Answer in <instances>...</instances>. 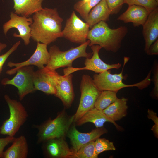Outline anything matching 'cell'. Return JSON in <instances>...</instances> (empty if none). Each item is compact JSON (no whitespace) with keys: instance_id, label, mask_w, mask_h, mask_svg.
<instances>
[{"instance_id":"cell-34","label":"cell","mask_w":158,"mask_h":158,"mask_svg":"<svg viewBox=\"0 0 158 158\" xmlns=\"http://www.w3.org/2000/svg\"><path fill=\"white\" fill-rule=\"evenodd\" d=\"M158 54V39H157L155 42L150 46L148 55H157Z\"/></svg>"},{"instance_id":"cell-8","label":"cell","mask_w":158,"mask_h":158,"mask_svg":"<svg viewBox=\"0 0 158 158\" xmlns=\"http://www.w3.org/2000/svg\"><path fill=\"white\" fill-rule=\"evenodd\" d=\"M33 66L21 67L16 71V75L12 79L3 78L1 81L3 85H11L18 90L19 99L21 101L28 94L36 91L34 84Z\"/></svg>"},{"instance_id":"cell-16","label":"cell","mask_w":158,"mask_h":158,"mask_svg":"<svg viewBox=\"0 0 158 158\" xmlns=\"http://www.w3.org/2000/svg\"><path fill=\"white\" fill-rule=\"evenodd\" d=\"M72 73L59 75L55 96L59 99L67 108H70L74 100L75 93L72 82Z\"/></svg>"},{"instance_id":"cell-28","label":"cell","mask_w":158,"mask_h":158,"mask_svg":"<svg viewBox=\"0 0 158 158\" xmlns=\"http://www.w3.org/2000/svg\"><path fill=\"white\" fill-rule=\"evenodd\" d=\"M124 3L128 6L134 5L143 6L150 12L158 8V2L156 0H124Z\"/></svg>"},{"instance_id":"cell-21","label":"cell","mask_w":158,"mask_h":158,"mask_svg":"<svg viewBox=\"0 0 158 158\" xmlns=\"http://www.w3.org/2000/svg\"><path fill=\"white\" fill-rule=\"evenodd\" d=\"M15 13L26 17L42 9L43 0H13Z\"/></svg>"},{"instance_id":"cell-26","label":"cell","mask_w":158,"mask_h":158,"mask_svg":"<svg viewBox=\"0 0 158 158\" xmlns=\"http://www.w3.org/2000/svg\"><path fill=\"white\" fill-rule=\"evenodd\" d=\"M95 141H92L82 146L75 153V158H97L98 155L96 153Z\"/></svg>"},{"instance_id":"cell-7","label":"cell","mask_w":158,"mask_h":158,"mask_svg":"<svg viewBox=\"0 0 158 158\" xmlns=\"http://www.w3.org/2000/svg\"><path fill=\"white\" fill-rule=\"evenodd\" d=\"M81 96L78 108L74 115V122L86 113L95 107V102L102 91L95 84L93 79L87 74H83L80 85Z\"/></svg>"},{"instance_id":"cell-23","label":"cell","mask_w":158,"mask_h":158,"mask_svg":"<svg viewBox=\"0 0 158 158\" xmlns=\"http://www.w3.org/2000/svg\"><path fill=\"white\" fill-rule=\"evenodd\" d=\"M128 99L124 97L118 98L103 111L108 117L114 121L120 120L127 114Z\"/></svg>"},{"instance_id":"cell-36","label":"cell","mask_w":158,"mask_h":158,"mask_svg":"<svg viewBox=\"0 0 158 158\" xmlns=\"http://www.w3.org/2000/svg\"><path fill=\"white\" fill-rule=\"evenodd\" d=\"M90 0H82V1H88Z\"/></svg>"},{"instance_id":"cell-22","label":"cell","mask_w":158,"mask_h":158,"mask_svg":"<svg viewBox=\"0 0 158 158\" xmlns=\"http://www.w3.org/2000/svg\"><path fill=\"white\" fill-rule=\"evenodd\" d=\"M11 145L3 154V158H26L28 153V146L25 137L21 135L15 138Z\"/></svg>"},{"instance_id":"cell-30","label":"cell","mask_w":158,"mask_h":158,"mask_svg":"<svg viewBox=\"0 0 158 158\" xmlns=\"http://www.w3.org/2000/svg\"><path fill=\"white\" fill-rule=\"evenodd\" d=\"M20 44L18 41L15 43L10 49L4 54L0 55V75L3 70V65L8 57L17 49Z\"/></svg>"},{"instance_id":"cell-13","label":"cell","mask_w":158,"mask_h":158,"mask_svg":"<svg viewBox=\"0 0 158 158\" xmlns=\"http://www.w3.org/2000/svg\"><path fill=\"white\" fill-rule=\"evenodd\" d=\"M59 75L56 71L51 70L45 66L34 71L33 78L35 90L48 95H54Z\"/></svg>"},{"instance_id":"cell-15","label":"cell","mask_w":158,"mask_h":158,"mask_svg":"<svg viewBox=\"0 0 158 158\" xmlns=\"http://www.w3.org/2000/svg\"><path fill=\"white\" fill-rule=\"evenodd\" d=\"M45 155L51 158H75V152L63 138L49 139L42 143Z\"/></svg>"},{"instance_id":"cell-2","label":"cell","mask_w":158,"mask_h":158,"mask_svg":"<svg viewBox=\"0 0 158 158\" xmlns=\"http://www.w3.org/2000/svg\"><path fill=\"white\" fill-rule=\"evenodd\" d=\"M91 28L87 36V38L90 41L88 46L98 45L106 50L114 53L116 52L120 49L122 41L128 31L126 26L111 29L103 21Z\"/></svg>"},{"instance_id":"cell-6","label":"cell","mask_w":158,"mask_h":158,"mask_svg":"<svg viewBox=\"0 0 158 158\" xmlns=\"http://www.w3.org/2000/svg\"><path fill=\"white\" fill-rule=\"evenodd\" d=\"M4 98L9 107L10 116L0 127V134L14 137L27 120L28 114L20 102L11 99L7 95H4Z\"/></svg>"},{"instance_id":"cell-32","label":"cell","mask_w":158,"mask_h":158,"mask_svg":"<svg viewBox=\"0 0 158 158\" xmlns=\"http://www.w3.org/2000/svg\"><path fill=\"white\" fill-rule=\"evenodd\" d=\"M148 118L152 120L154 123L151 130L153 131L154 136L157 138H158V118L157 113L153 110L148 109L147 111Z\"/></svg>"},{"instance_id":"cell-11","label":"cell","mask_w":158,"mask_h":158,"mask_svg":"<svg viewBox=\"0 0 158 158\" xmlns=\"http://www.w3.org/2000/svg\"><path fill=\"white\" fill-rule=\"evenodd\" d=\"M10 19L3 25V32L6 35L8 31L12 28H16L19 34L15 32L13 36L21 38L25 46L30 43L31 38V29L30 25L33 22L32 18L20 16L12 12L10 13Z\"/></svg>"},{"instance_id":"cell-31","label":"cell","mask_w":158,"mask_h":158,"mask_svg":"<svg viewBox=\"0 0 158 158\" xmlns=\"http://www.w3.org/2000/svg\"><path fill=\"white\" fill-rule=\"evenodd\" d=\"M153 73V81L154 83V87L151 94L153 98L157 99L158 98V65L157 63H156L154 65Z\"/></svg>"},{"instance_id":"cell-25","label":"cell","mask_w":158,"mask_h":158,"mask_svg":"<svg viewBox=\"0 0 158 158\" xmlns=\"http://www.w3.org/2000/svg\"><path fill=\"white\" fill-rule=\"evenodd\" d=\"M102 0H90L88 1H79L75 3L74 9L78 13L85 21L90 10Z\"/></svg>"},{"instance_id":"cell-17","label":"cell","mask_w":158,"mask_h":158,"mask_svg":"<svg viewBox=\"0 0 158 158\" xmlns=\"http://www.w3.org/2000/svg\"><path fill=\"white\" fill-rule=\"evenodd\" d=\"M142 26V34L145 40L144 50L148 54L150 46L158 39V8L150 13Z\"/></svg>"},{"instance_id":"cell-27","label":"cell","mask_w":158,"mask_h":158,"mask_svg":"<svg viewBox=\"0 0 158 158\" xmlns=\"http://www.w3.org/2000/svg\"><path fill=\"white\" fill-rule=\"evenodd\" d=\"M94 145L96 152L98 155L104 151L115 150L116 149L112 142L105 138L97 139L94 142Z\"/></svg>"},{"instance_id":"cell-24","label":"cell","mask_w":158,"mask_h":158,"mask_svg":"<svg viewBox=\"0 0 158 158\" xmlns=\"http://www.w3.org/2000/svg\"><path fill=\"white\" fill-rule=\"evenodd\" d=\"M117 92L107 90L102 91L95 102V107L103 110L118 99Z\"/></svg>"},{"instance_id":"cell-37","label":"cell","mask_w":158,"mask_h":158,"mask_svg":"<svg viewBox=\"0 0 158 158\" xmlns=\"http://www.w3.org/2000/svg\"><path fill=\"white\" fill-rule=\"evenodd\" d=\"M156 1L158 2V0H156Z\"/></svg>"},{"instance_id":"cell-12","label":"cell","mask_w":158,"mask_h":158,"mask_svg":"<svg viewBox=\"0 0 158 158\" xmlns=\"http://www.w3.org/2000/svg\"><path fill=\"white\" fill-rule=\"evenodd\" d=\"M47 45L46 44L37 42L36 48L33 54L28 60L19 63L8 62L7 66L14 67L6 72L7 75H11L16 73V70L23 66H35L38 69L44 68L48 64L50 57L49 51L47 49Z\"/></svg>"},{"instance_id":"cell-33","label":"cell","mask_w":158,"mask_h":158,"mask_svg":"<svg viewBox=\"0 0 158 158\" xmlns=\"http://www.w3.org/2000/svg\"><path fill=\"white\" fill-rule=\"evenodd\" d=\"M14 137L8 136L0 138V158L3 157L4 150L5 147L10 143H12L15 138Z\"/></svg>"},{"instance_id":"cell-19","label":"cell","mask_w":158,"mask_h":158,"mask_svg":"<svg viewBox=\"0 0 158 158\" xmlns=\"http://www.w3.org/2000/svg\"><path fill=\"white\" fill-rule=\"evenodd\" d=\"M150 12L145 7L136 5L129 6L126 10L120 15L117 20L125 23L131 22L134 27L142 25Z\"/></svg>"},{"instance_id":"cell-3","label":"cell","mask_w":158,"mask_h":158,"mask_svg":"<svg viewBox=\"0 0 158 158\" xmlns=\"http://www.w3.org/2000/svg\"><path fill=\"white\" fill-rule=\"evenodd\" d=\"M74 121V115H68L63 109L54 119L50 118L41 124L35 126L38 130L37 143H43L55 138H65Z\"/></svg>"},{"instance_id":"cell-29","label":"cell","mask_w":158,"mask_h":158,"mask_svg":"<svg viewBox=\"0 0 158 158\" xmlns=\"http://www.w3.org/2000/svg\"><path fill=\"white\" fill-rule=\"evenodd\" d=\"M111 14L118 13L124 4V0H105Z\"/></svg>"},{"instance_id":"cell-4","label":"cell","mask_w":158,"mask_h":158,"mask_svg":"<svg viewBox=\"0 0 158 158\" xmlns=\"http://www.w3.org/2000/svg\"><path fill=\"white\" fill-rule=\"evenodd\" d=\"M128 60L129 58L124 57L122 70L119 73L112 74L110 71L108 70L98 74H94L93 79L96 86L102 91L107 90L117 92L121 89L127 87H136L140 90L147 87L151 83V70L145 79L138 83L127 85L123 82L122 80L124 78L123 74V68Z\"/></svg>"},{"instance_id":"cell-1","label":"cell","mask_w":158,"mask_h":158,"mask_svg":"<svg viewBox=\"0 0 158 158\" xmlns=\"http://www.w3.org/2000/svg\"><path fill=\"white\" fill-rule=\"evenodd\" d=\"M32 18L31 38L34 41L48 45L62 37L63 20L56 8H43L34 13Z\"/></svg>"},{"instance_id":"cell-20","label":"cell","mask_w":158,"mask_h":158,"mask_svg":"<svg viewBox=\"0 0 158 158\" xmlns=\"http://www.w3.org/2000/svg\"><path fill=\"white\" fill-rule=\"evenodd\" d=\"M110 15L105 0H102L90 10L85 21L92 28L101 21L108 20Z\"/></svg>"},{"instance_id":"cell-9","label":"cell","mask_w":158,"mask_h":158,"mask_svg":"<svg viewBox=\"0 0 158 158\" xmlns=\"http://www.w3.org/2000/svg\"><path fill=\"white\" fill-rule=\"evenodd\" d=\"M89 28L88 24L81 20L73 11L66 20L62 31V37L72 42L81 44L87 41Z\"/></svg>"},{"instance_id":"cell-14","label":"cell","mask_w":158,"mask_h":158,"mask_svg":"<svg viewBox=\"0 0 158 158\" xmlns=\"http://www.w3.org/2000/svg\"><path fill=\"white\" fill-rule=\"evenodd\" d=\"M107 132V130L103 126L96 128L89 133H83L78 131L75 124H73L71 126L67 136L70 139L72 149L75 153L84 145L91 141H95Z\"/></svg>"},{"instance_id":"cell-35","label":"cell","mask_w":158,"mask_h":158,"mask_svg":"<svg viewBox=\"0 0 158 158\" xmlns=\"http://www.w3.org/2000/svg\"><path fill=\"white\" fill-rule=\"evenodd\" d=\"M7 44H6L0 42V53L2 50L7 47Z\"/></svg>"},{"instance_id":"cell-10","label":"cell","mask_w":158,"mask_h":158,"mask_svg":"<svg viewBox=\"0 0 158 158\" xmlns=\"http://www.w3.org/2000/svg\"><path fill=\"white\" fill-rule=\"evenodd\" d=\"M91 47L92 51V56L90 58H86L84 62L85 66L80 68L72 66L63 69L64 75H68L76 71L81 70H89L96 73H100L112 69H119L121 65L118 63L109 64L104 62L100 58L99 52L102 48L99 45H94Z\"/></svg>"},{"instance_id":"cell-5","label":"cell","mask_w":158,"mask_h":158,"mask_svg":"<svg viewBox=\"0 0 158 158\" xmlns=\"http://www.w3.org/2000/svg\"><path fill=\"white\" fill-rule=\"evenodd\" d=\"M90 43V41L88 40L77 47H71L65 51H61L56 45L51 46L49 51V60L45 66L54 71L60 68L72 66L73 61L78 58H91L92 53L86 52L87 48Z\"/></svg>"},{"instance_id":"cell-18","label":"cell","mask_w":158,"mask_h":158,"mask_svg":"<svg viewBox=\"0 0 158 158\" xmlns=\"http://www.w3.org/2000/svg\"><path fill=\"white\" fill-rule=\"evenodd\" d=\"M106 122L112 123L119 131H122L123 129L122 127L107 116L102 110L95 107L87 111L75 123L77 126H79L87 122H91L95 125L96 128H97L103 126Z\"/></svg>"}]
</instances>
